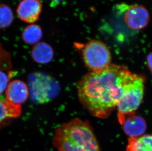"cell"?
I'll use <instances>...</instances> for the list:
<instances>
[{
    "instance_id": "obj_5",
    "label": "cell",
    "mask_w": 152,
    "mask_h": 151,
    "mask_svg": "<svg viewBox=\"0 0 152 151\" xmlns=\"http://www.w3.org/2000/svg\"><path fill=\"white\" fill-rule=\"evenodd\" d=\"M82 54L86 67L92 72L101 71L111 64L110 52L101 40H90L83 47Z\"/></svg>"
},
{
    "instance_id": "obj_14",
    "label": "cell",
    "mask_w": 152,
    "mask_h": 151,
    "mask_svg": "<svg viewBox=\"0 0 152 151\" xmlns=\"http://www.w3.org/2000/svg\"><path fill=\"white\" fill-rule=\"evenodd\" d=\"M13 12L9 6L0 4V29L9 27L13 22Z\"/></svg>"
},
{
    "instance_id": "obj_16",
    "label": "cell",
    "mask_w": 152,
    "mask_h": 151,
    "mask_svg": "<svg viewBox=\"0 0 152 151\" xmlns=\"http://www.w3.org/2000/svg\"><path fill=\"white\" fill-rule=\"evenodd\" d=\"M147 62L152 74V52L149 53L147 57Z\"/></svg>"
},
{
    "instance_id": "obj_12",
    "label": "cell",
    "mask_w": 152,
    "mask_h": 151,
    "mask_svg": "<svg viewBox=\"0 0 152 151\" xmlns=\"http://www.w3.org/2000/svg\"><path fill=\"white\" fill-rule=\"evenodd\" d=\"M126 151H152V135L129 138Z\"/></svg>"
},
{
    "instance_id": "obj_9",
    "label": "cell",
    "mask_w": 152,
    "mask_h": 151,
    "mask_svg": "<svg viewBox=\"0 0 152 151\" xmlns=\"http://www.w3.org/2000/svg\"><path fill=\"white\" fill-rule=\"evenodd\" d=\"M124 131L130 138L143 136L146 130V123L142 117L134 114L126 117L123 124Z\"/></svg>"
},
{
    "instance_id": "obj_3",
    "label": "cell",
    "mask_w": 152,
    "mask_h": 151,
    "mask_svg": "<svg viewBox=\"0 0 152 151\" xmlns=\"http://www.w3.org/2000/svg\"><path fill=\"white\" fill-rule=\"evenodd\" d=\"M145 78L134 74L126 83L118 105V118L122 125L126 117L134 114L143 98Z\"/></svg>"
},
{
    "instance_id": "obj_11",
    "label": "cell",
    "mask_w": 152,
    "mask_h": 151,
    "mask_svg": "<svg viewBox=\"0 0 152 151\" xmlns=\"http://www.w3.org/2000/svg\"><path fill=\"white\" fill-rule=\"evenodd\" d=\"M31 56L34 61L37 63L47 64L53 59L54 51L48 44L40 42L34 45L31 51Z\"/></svg>"
},
{
    "instance_id": "obj_13",
    "label": "cell",
    "mask_w": 152,
    "mask_h": 151,
    "mask_svg": "<svg viewBox=\"0 0 152 151\" xmlns=\"http://www.w3.org/2000/svg\"><path fill=\"white\" fill-rule=\"evenodd\" d=\"M42 37V30L40 26L36 24L29 25L23 30L22 38L28 45H35L39 43Z\"/></svg>"
},
{
    "instance_id": "obj_10",
    "label": "cell",
    "mask_w": 152,
    "mask_h": 151,
    "mask_svg": "<svg viewBox=\"0 0 152 151\" xmlns=\"http://www.w3.org/2000/svg\"><path fill=\"white\" fill-rule=\"evenodd\" d=\"M21 113V105L14 104L6 98H0V128L10 120L20 116Z\"/></svg>"
},
{
    "instance_id": "obj_4",
    "label": "cell",
    "mask_w": 152,
    "mask_h": 151,
    "mask_svg": "<svg viewBox=\"0 0 152 151\" xmlns=\"http://www.w3.org/2000/svg\"><path fill=\"white\" fill-rule=\"evenodd\" d=\"M29 93L34 103L45 104L50 101L59 94V83L50 76L42 73H32L28 78Z\"/></svg>"
},
{
    "instance_id": "obj_7",
    "label": "cell",
    "mask_w": 152,
    "mask_h": 151,
    "mask_svg": "<svg viewBox=\"0 0 152 151\" xmlns=\"http://www.w3.org/2000/svg\"><path fill=\"white\" fill-rule=\"evenodd\" d=\"M42 9V4L40 0H22L16 12L20 20L32 24L39 20Z\"/></svg>"
},
{
    "instance_id": "obj_17",
    "label": "cell",
    "mask_w": 152,
    "mask_h": 151,
    "mask_svg": "<svg viewBox=\"0 0 152 151\" xmlns=\"http://www.w3.org/2000/svg\"><path fill=\"white\" fill-rule=\"evenodd\" d=\"M50 1H53V2H58V1H61L62 0H50Z\"/></svg>"
},
{
    "instance_id": "obj_6",
    "label": "cell",
    "mask_w": 152,
    "mask_h": 151,
    "mask_svg": "<svg viewBox=\"0 0 152 151\" xmlns=\"http://www.w3.org/2000/svg\"><path fill=\"white\" fill-rule=\"evenodd\" d=\"M124 21L127 27L131 30H141L149 24V13L145 7L139 4H132L126 7Z\"/></svg>"
},
{
    "instance_id": "obj_8",
    "label": "cell",
    "mask_w": 152,
    "mask_h": 151,
    "mask_svg": "<svg viewBox=\"0 0 152 151\" xmlns=\"http://www.w3.org/2000/svg\"><path fill=\"white\" fill-rule=\"evenodd\" d=\"M29 95V88L20 80H13L6 89V99L14 104L21 105L27 100Z\"/></svg>"
},
{
    "instance_id": "obj_1",
    "label": "cell",
    "mask_w": 152,
    "mask_h": 151,
    "mask_svg": "<svg viewBox=\"0 0 152 151\" xmlns=\"http://www.w3.org/2000/svg\"><path fill=\"white\" fill-rule=\"evenodd\" d=\"M134 74L115 64L88 73L78 83L79 101L92 115L105 118L117 107L124 86Z\"/></svg>"
},
{
    "instance_id": "obj_15",
    "label": "cell",
    "mask_w": 152,
    "mask_h": 151,
    "mask_svg": "<svg viewBox=\"0 0 152 151\" xmlns=\"http://www.w3.org/2000/svg\"><path fill=\"white\" fill-rule=\"evenodd\" d=\"M10 76L0 70V95L6 92L9 84Z\"/></svg>"
},
{
    "instance_id": "obj_2",
    "label": "cell",
    "mask_w": 152,
    "mask_h": 151,
    "mask_svg": "<svg viewBox=\"0 0 152 151\" xmlns=\"http://www.w3.org/2000/svg\"><path fill=\"white\" fill-rule=\"evenodd\" d=\"M53 144L58 151H100L92 127L80 119H73L58 128Z\"/></svg>"
}]
</instances>
